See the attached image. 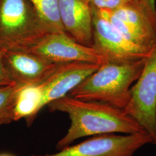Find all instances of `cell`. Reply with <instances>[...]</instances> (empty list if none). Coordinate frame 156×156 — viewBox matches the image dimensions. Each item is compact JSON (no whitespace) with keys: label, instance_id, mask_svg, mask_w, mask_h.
Instances as JSON below:
<instances>
[{"label":"cell","instance_id":"1","mask_svg":"<svg viewBox=\"0 0 156 156\" xmlns=\"http://www.w3.org/2000/svg\"><path fill=\"white\" fill-rule=\"evenodd\" d=\"M51 112L67 114L70 127L56 149L62 150L80 138L107 134H132L145 131L122 109L95 101H86L67 95L48 105Z\"/></svg>","mask_w":156,"mask_h":156},{"label":"cell","instance_id":"2","mask_svg":"<svg viewBox=\"0 0 156 156\" xmlns=\"http://www.w3.org/2000/svg\"><path fill=\"white\" fill-rule=\"evenodd\" d=\"M146 58L105 63L68 95L80 100L100 102L123 109L128 103L132 84L143 70Z\"/></svg>","mask_w":156,"mask_h":156},{"label":"cell","instance_id":"3","mask_svg":"<svg viewBox=\"0 0 156 156\" xmlns=\"http://www.w3.org/2000/svg\"><path fill=\"white\" fill-rule=\"evenodd\" d=\"M49 33L30 0H0L1 51H28Z\"/></svg>","mask_w":156,"mask_h":156},{"label":"cell","instance_id":"4","mask_svg":"<svg viewBox=\"0 0 156 156\" xmlns=\"http://www.w3.org/2000/svg\"><path fill=\"white\" fill-rule=\"evenodd\" d=\"M136 82L123 110L149 134L153 144L156 145V41Z\"/></svg>","mask_w":156,"mask_h":156},{"label":"cell","instance_id":"5","mask_svg":"<svg viewBox=\"0 0 156 156\" xmlns=\"http://www.w3.org/2000/svg\"><path fill=\"white\" fill-rule=\"evenodd\" d=\"M93 21L92 47L107 62H129L146 58L151 49L126 38L106 18L102 10L91 5Z\"/></svg>","mask_w":156,"mask_h":156},{"label":"cell","instance_id":"6","mask_svg":"<svg viewBox=\"0 0 156 156\" xmlns=\"http://www.w3.org/2000/svg\"><path fill=\"white\" fill-rule=\"evenodd\" d=\"M153 140L146 131L132 134H102L83 142L69 146L54 154L30 156H134L145 145Z\"/></svg>","mask_w":156,"mask_h":156},{"label":"cell","instance_id":"7","mask_svg":"<svg viewBox=\"0 0 156 156\" xmlns=\"http://www.w3.org/2000/svg\"><path fill=\"white\" fill-rule=\"evenodd\" d=\"M28 51L56 63L107 62L92 46L79 43L66 33L48 34Z\"/></svg>","mask_w":156,"mask_h":156},{"label":"cell","instance_id":"8","mask_svg":"<svg viewBox=\"0 0 156 156\" xmlns=\"http://www.w3.org/2000/svg\"><path fill=\"white\" fill-rule=\"evenodd\" d=\"M101 9L126 38L136 45L151 49L156 41V25L131 2L113 10Z\"/></svg>","mask_w":156,"mask_h":156},{"label":"cell","instance_id":"9","mask_svg":"<svg viewBox=\"0 0 156 156\" xmlns=\"http://www.w3.org/2000/svg\"><path fill=\"white\" fill-rule=\"evenodd\" d=\"M6 68L12 80L20 85H38L55 71L61 63L26 51H2Z\"/></svg>","mask_w":156,"mask_h":156},{"label":"cell","instance_id":"10","mask_svg":"<svg viewBox=\"0 0 156 156\" xmlns=\"http://www.w3.org/2000/svg\"><path fill=\"white\" fill-rule=\"evenodd\" d=\"M101 64L87 62L61 63L49 78L40 84L43 98L41 108L66 95L99 69Z\"/></svg>","mask_w":156,"mask_h":156},{"label":"cell","instance_id":"11","mask_svg":"<svg viewBox=\"0 0 156 156\" xmlns=\"http://www.w3.org/2000/svg\"><path fill=\"white\" fill-rule=\"evenodd\" d=\"M62 24L73 39L83 45L92 46L93 21L88 0H58Z\"/></svg>","mask_w":156,"mask_h":156},{"label":"cell","instance_id":"12","mask_svg":"<svg viewBox=\"0 0 156 156\" xmlns=\"http://www.w3.org/2000/svg\"><path fill=\"white\" fill-rule=\"evenodd\" d=\"M42 98L43 93L40 84L23 86L17 95L14 109L15 121L26 118L27 125H31L41 110Z\"/></svg>","mask_w":156,"mask_h":156},{"label":"cell","instance_id":"13","mask_svg":"<svg viewBox=\"0 0 156 156\" xmlns=\"http://www.w3.org/2000/svg\"><path fill=\"white\" fill-rule=\"evenodd\" d=\"M40 21L49 33H66L62 24L58 0H30Z\"/></svg>","mask_w":156,"mask_h":156},{"label":"cell","instance_id":"14","mask_svg":"<svg viewBox=\"0 0 156 156\" xmlns=\"http://www.w3.org/2000/svg\"><path fill=\"white\" fill-rule=\"evenodd\" d=\"M24 85L14 83L0 87V125L15 121L14 109L17 95Z\"/></svg>","mask_w":156,"mask_h":156},{"label":"cell","instance_id":"15","mask_svg":"<svg viewBox=\"0 0 156 156\" xmlns=\"http://www.w3.org/2000/svg\"><path fill=\"white\" fill-rule=\"evenodd\" d=\"M131 2L156 25V0H131Z\"/></svg>","mask_w":156,"mask_h":156},{"label":"cell","instance_id":"16","mask_svg":"<svg viewBox=\"0 0 156 156\" xmlns=\"http://www.w3.org/2000/svg\"><path fill=\"white\" fill-rule=\"evenodd\" d=\"M90 4L98 8L113 10L124 4L131 2V0H88Z\"/></svg>","mask_w":156,"mask_h":156},{"label":"cell","instance_id":"17","mask_svg":"<svg viewBox=\"0 0 156 156\" xmlns=\"http://www.w3.org/2000/svg\"><path fill=\"white\" fill-rule=\"evenodd\" d=\"M15 83L12 80L6 68L2 51L0 50V87Z\"/></svg>","mask_w":156,"mask_h":156},{"label":"cell","instance_id":"18","mask_svg":"<svg viewBox=\"0 0 156 156\" xmlns=\"http://www.w3.org/2000/svg\"><path fill=\"white\" fill-rule=\"evenodd\" d=\"M0 156H11L10 155H8V154H2V155H0Z\"/></svg>","mask_w":156,"mask_h":156}]
</instances>
